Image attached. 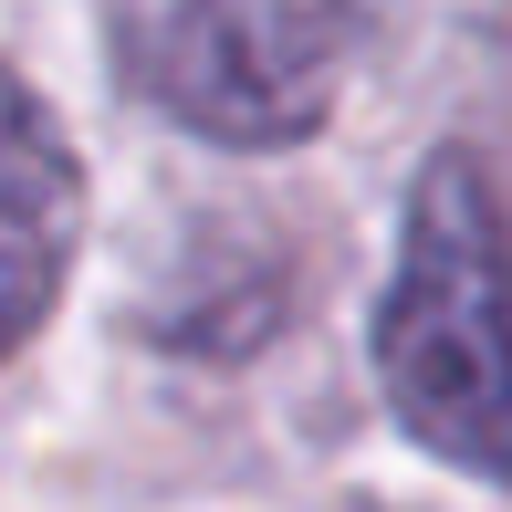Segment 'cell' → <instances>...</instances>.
<instances>
[{"label":"cell","instance_id":"cell-1","mask_svg":"<svg viewBox=\"0 0 512 512\" xmlns=\"http://www.w3.org/2000/svg\"><path fill=\"white\" fill-rule=\"evenodd\" d=\"M377 387L418 450L512 492V220L471 147L408 178L398 272L377 293Z\"/></svg>","mask_w":512,"mask_h":512},{"label":"cell","instance_id":"cell-2","mask_svg":"<svg viewBox=\"0 0 512 512\" xmlns=\"http://www.w3.org/2000/svg\"><path fill=\"white\" fill-rule=\"evenodd\" d=\"M136 105L209 147H304L356 63V0H95Z\"/></svg>","mask_w":512,"mask_h":512},{"label":"cell","instance_id":"cell-3","mask_svg":"<svg viewBox=\"0 0 512 512\" xmlns=\"http://www.w3.org/2000/svg\"><path fill=\"white\" fill-rule=\"evenodd\" d=\"M74 251H84V168L63 147L53 105L21 74H0V356L42 335Z\"/></svg>","mask_w":512,"mask_h":512}]
</instances>
